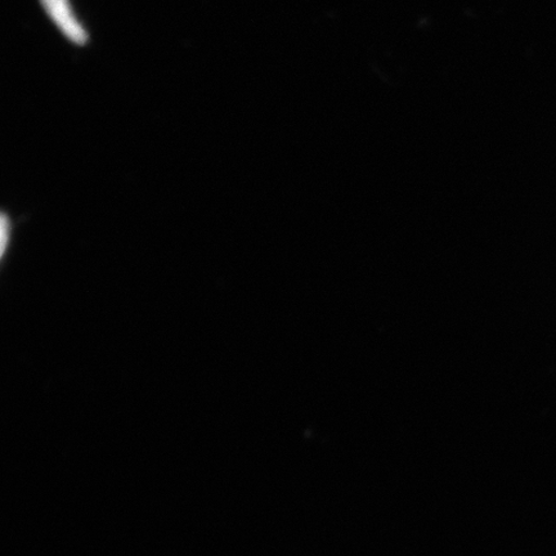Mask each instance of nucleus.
<instances>
[{"mask_svg": "<svg viewBox=\"0 0 556 556\" xmlns=\"http://www.w3.org/2000/svg\"><path fill=\"white\" fill-rule=\"evenodd\" d=\"M12 219L9 214L2 213V217H0V256H2V262L7 258V253L11 248L12 243Z\"/></svg>", "mask_w": 556, "mask_h": 556, "instance_id": "obj_2", "label": "nucleus"}, {"mask_svg": "<svg viewBox=\"0 0 556 556\" xmlns=\"http://www.w3.org/2000/svg\"><path fill=\"white\" fill-rule=\"evenodd\" d=\"M40 4L66 39L76 46L88 43L89 34L76 17L70 0H40Z\"/></svg>", "mask_w": 556, "mask_h": 556, "instance_id": "obj_1", "label": "nucleus"}]
</instances>
